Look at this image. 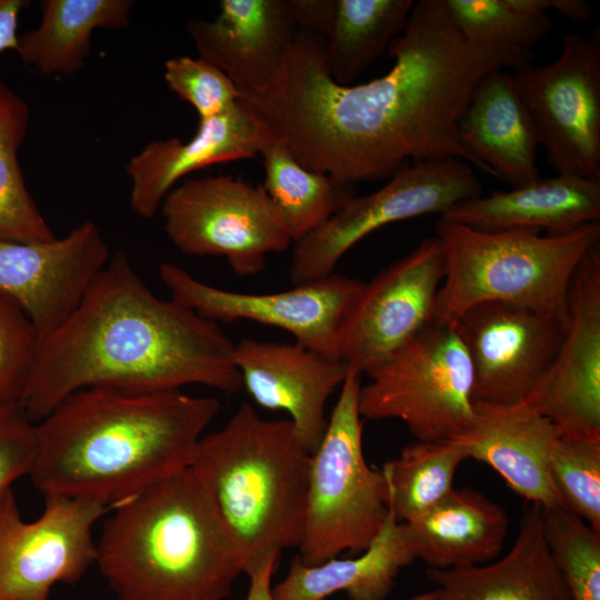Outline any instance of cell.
<instances>
[{
    "label": "cell",
    "instance_id": "8d00e7d4",
    "mask_svg": "<svg viewBox=\"0 0 600 600\" xmlns=\"http://www.w3.org/2000/svg\"><path fill=\"white\" fill-rule=\"evenodd\" d=\"M37 449L36 423L21 402L0 403V499L14 481L29 474Z\"/></svg>",
    "mask_w": 600,
    "mask_h": 600
},
{
    "label": "cell",
    "instance_id": "d6986e66",
    "mask_svg": "<svg viewBox=\"0 0 600 600\" xmlns=\"http://www.w3.org/2000/svg\"><path fill=\"white\" fill-rule=\"evenodd\" d=\"M273 139L259 114L241 99L226 112L199 120L196 134L154 140L126 166L132 181L131 210L152 219L166 196L188 173L218 163L249 159L261 153Z\"/></svg>",
    "mask_w": 600,
    "mask_h": 600
},
{
    "label": "cell",
    "instance_id": "4dcf8cb0",
    "mask_svg": "<svg viewBox=\"0 0 600 600\" xmlns=\"http://www.w3.org/2000/svg\"><path fill=\"white\" fill-rule=\"evenodd\" d=\"M29 121L26 102L0 80V239L50 242L57 237L28 191L17 157Z\"/></svg>",
    "mask_w": 600,
    "mask_h": 600
},
{
    "label": "cell",
    "instance_id": "836d02e7",
    "mask_svg": "<svg viewBox=\"0 0 600 600\" xmlns=\"http://www.w3.org/2000/svg\"><path fill=\"white\" fill-rule=\"evenodd\" d=\"M550 472L567 509L600 532V439L560 437Z\"/></svg>",
    "mask_w": 600,
    "mask_h": 600
},
{
    "label": "cell",
    "instance_id": "1f68e13d",
    "mask_svg": "<svg viewBox=\"0 0 600 600\" xmlns=\"http://www.w3.org/2000/svg\"><path fill=\"white\" fill-rule=\"evenodd\" d=\"M459 33L469 42L532 52L551 29L548 13L511 7L507 0H443Z\"/></svg>",
    "mask_w": 600,
    "mask_h": 600
},
{
    "label": "cell",
    "instance_id": "b9f144b4",
    "mask_svg": "<svg viewBox=\"0 0 600 600\" xmlns=\"http://www.w3.org/2000/svg\"><path fill=\"white\" fill-rule=\"evenodd\" d=\"M409 600H439L438 591L432 590V591H428V592H422V593L413 596Z\"/></svg>",
    "mask_w": 600,
    "mask_h": 600
},
{
    "label": "cell",
    "instance_id": "cb8c5ba5",
    "mask_svg": "<svg viewBox=\"0 0 600 600\" xmlns=\"http://www.w3.org/2000/svg\"><path fill=\"white\" fill-rule=\"evenodd\" d=\"M542 508L531 503L522 513L510 550L489 564L428 568L439 600H572L547 547Z\"/></svg>",
    "mask_w": 600,
    "mask_h": 600
},
{
    "label": "cell",
    "instance_id": "f546056e",
    "mask_svg": "<svg viewBox=\"0 0 600 600\" xmlns=\"http://www.w3.org/2000/svg\"><path fill=\"white\" fill-rule=\"evenodd\" d=\"M467 459V451L456 441L407 444L382 468L396 518L410 522L443 500L454 489L457 469Z\"/></svg>",
    "mask_w": 600,
    "mask_h": 600
},
{
    "label": "cell",
    "instance_id": "7c38bea8",
    "mask_svg": "<svg viewBox=\"0 0 600 600\" xmlns=\"http://www.w3.org/2000/svg\"><path fill=\"white\" fill-rule=\"evenodd\" d=\"M158 272L171 300L207 320H250L279 328L300 346L337 360L341 328L364 284L333 272L278 292L246 293L204 283L171 262L160 263Z\"/></svg>",
    "mask_w": 600,
    "mask_h": 600
},
{
    "label": "cell",
    "instance_id": "2e32d148",
    "mask_svg": "<svg viewBox=\"0 0 600 600\" xmlns=\"http://www.w3.org/2000/svg\"><path fill=\"white\" fill-rule=\"evenodd\" d=\"M558 352L523 401L561 437L600 439V244L580 261L568 292Z\"/></svg>",
    "mask_w": 600,
    "mask_h": 600
},
{
    "label": "cell",
    "instance_id": "8fae6325",
    "mask_svg": "<svg viewBox=\"0 0 600 600\" xmlns=\"http://www.w3.org/2000/svg\"><path fill=\"white\" fill-rule=\"evenodd\" d=\"M540 144L558 173L600 180V42L562 38L559 57L512 73Z\"/></svg>",
    "mask_w": 600,
    "mask_h": 600
},
{
    "label": "cell",
    "instance_id": "e575fe53",
    "mask_svg": "<svg viewBox=\"0 0 600 600\" xmlns=\"http://www.w3.org/2000/svg\"><path fill=\"white\" fill-rule=\"evenodd\" d=\"M38 347L39 336L27 313L0 292V403L21 402Z\"/></svg>",
    "mask_w": 600,
    "mask_h": 600
},
{
    "label": "cell",
    "instance_id": "60d3db41",
    "mask_svg": "<svg viewBox=\"0 0 600 600\" xmlns=\"http://www.w3.org/2000/svg\"><path fill=\"white\" fill-rule=\"evenodd\" d=\"M277 557L270 558L247 574L250 584L244 600H273L271 579L277 568Z\"/></svg>",
    "mask_w": 600,
    "mask_h": 600
},
{
    "label": "cell",
    "instance_id": "9c48e42d",
    "mask_svg": "<svg viewBox=\"0 0 600 600\" xmlns=\"http://www.w3.org/2000/svg\"><path fill=\"white\" fill-rule=\"evenodd\" d=\"M164 231L186 256L223 257L240 277L256 276L267 257L293 244L262 184L229 174L189 179L160 207Z\"/></svg>",
    "mask_w": 600,
    "mask_h": 600
},
{
    "label": "cell",
    "instance_id": "484cf974",
    "mask_svg": "<svg viewBox=\"0 0 600 600\" xmlns=\"http://www.w3.org/2000/svg\"><path fill=\"white\" fill-rule=\"evenodd\" d=\"M404 524L417 560L432 569H450L493 561L503 548L509 518L500 504L481 492L454 488L429 511Z\"/></svg>",
    "mask_w": 600,
    "mask_h": 600
},
{
    "label": "cell",
    "instance_id": "83f0119b",
    "mask_svg": "<svg viewBox=\"0 0 600 600\" xmlns=\"http://www.w3.org/2000/svg\"><path fill=\"white\" fill-rule=\"evenodd\" d=\"M263 189L297 242L322 227L357 196L356 184L302 166L273 139L263 148Z\"/></svg>",
    "mask_w": 600,
    "mask_h": 600
},
{
    "label": "cell",
    "instance_id": "6da1fadb",
    "mask_svg": "<svg viewBox=\"0 0 600 600\" xmlns=\"http://www.w3.org/2000/svg\"><path fill=\"white\" fill-rule=\"evenodd\" d=\"M391 69L360 84H339L321 36L298 30L274 81L241 100L304 167L356 184L389 179L403 166L460 159L458 121L487 73L519 69L532 52L467 41L443 0L414 2L388 48Z\"/></svg>",
    "mask_w": 600,
    "mask_h": 600
},
{
    "label": "cell",
    "instance_id": "5bb4252c",
    "mask_svg": "<svg viewBox=\"0 0 600 600\" xmlns=\"http://www.w3.org/2000/svg\"><path fill=\"white\" fill-rule=\"evenodd\" d=\"M444 273L436 236L364 282L341 328L338 360L367 373L431 326Z\"/></svg>",
    "mask_w": 600,
    "mask_h": 600
},
{
    "label": "cell",
    "instance_id": "7a4b0ae2",
    "mask_svg": "<svg viewBox=\"0 0 600 600\" xmlns=\"http://www.w3.org/2000/svg\"><path fill=\"white\" fill-rule=\"evenodd\" d=\"M234 344L217 322L156 296L119 250L39 341L21 404L37 423L86 388L163 392L201 384L236 393L242 381Z\"/></svg>",
    "mask_w": 600,
    "mask_h": 600
},
{
    "label": "cell",
    "instance_id": "d6a6232c",
    "mask_svg": "<svg viewBox=\"0 0 600 600\" xmlns=\"http://www.w3.org/2000/svg\"><path fill=\"white\" fill-rule=\"evenodd\" d=\"M549 552L572 600H600V532L567 508H542Z\"/></svg>",
    "mask_w": 600,
    "mask_h": 600
},
{
    "label": "cell",
    "instance_id": "74e56055",
    "mask_svg": "<svg viewBox=\"0 0 600 600\" xmlns=\"http://www.w3.org/2000/svg\"><path fill=\"white\" fill-rule=\"evenodd\" d=\"M290 16L298 30L324 38L331 27L336 0H287Z\"/></svg>",
    "mask_w": 600,
    "mask_h": 600
},
{
    "label": "cell",
    "instance_id": "5b68a950",
    "mask_svg": "<svg viewBox=\"0 0 600 600\" xmlns=\"http://www.w3.org/2000/svg\"><path fill=\"white\" fill-rule=\"evenodd\" d=\"M311 452L290 420L242 403L199 440L190 469L212 501L249 574L303 539Z\"/></svg>",
    "mask_w": 600,
    "mask_h": 600
},
{
    "label": "cell",
    "instance_id": "3957f363",
    "mask_svg": "<svg viewBox=\"0 0 600 600\" xmlns=\"http://www.w3.org/2000/svg\"><path fill=\"white\" fill-rule=\"evenodd\" d=\"M220 410L212 397L94 387L73 392L36 423L28 477L48 497L110 511L192 461Z\"/></svg>",
    "mask_w": 600,
    "mask_h": 600
},
{
    "label": "cell",
    "instance_id": "4fadbf2b",
    "mask_svg": "<svg viewBox=\"0 0 600 600\" xmlns=\"http://www.w3.org/2000/svg\"><path fill=\"white\" fill-rule=\"evenodd\" d=\"M110 512L89 500L44 498L24 521L12 489L0 499V600H50L57 583L74 584L96 561L93 527Z\"/></svg>",
    "mask_w": 600,
    "mask_h": 600
},
{
    "label": "cell",
    "instance_id": "30bf717a",
    "mask_svg": "<svg viewBox=\"0 0 600 600\" xmlns=\"http://www.w3.org/2000/svg\"><path fill=\"white\" fill-rule=\"evenodd\" d=\"M481 194L473 168L463 160L408 163L380 189L356 196L322 227L293 243L291 283L330 276L354 244L382 227L430 213L442 216L457 203Z\"/></svg>",
    "mask_w": 600,
    "mask_h": 600
},
{
    "label": "cell",
    "instance_id": "d590c367",
    "mask_svg": "<svg viewBox=\"0 0 600 600\" xmlns=\"http://www.w3.org/2000/svg\"><path fill=\"white\" fill-rule=\"evenodd\" d=\"M164 80L171 91L196 109L199 120L219 116L241 99L232 80L200 57L170 58L164 64Z\"/></svg>",
    "mask_w": 600,
    "mask_h": 600
},
{
    "label": "cell",
    "instance_id": "e0dca14e",
    "mask_svg": "<svg viewBox=\"0 0 600 600\" xmlns=\"http://www.w3.org/2000/svg\"><path fill=\"white\" fill-rule=\"evenodd\" d=\"M110 257L90 220L50 242L0 239V292L19 303L40 341L70 316Z\"/></svg>",
    "mask_w": 600,
    "mask_h": 600
},
{
    "label": "cell",
    "instance_id": "9a60e30c",
    "mask_svg": "<svg viewBox=\"0 0 600 600\" xmlns=\"http://www.w3.org/2000/svg\"><path fill=\"white\" fill-rule=\"evenodd\" d=\"M469 356L473 401L523 402L552 363L566 322L547 313L506 302H483L453 323Z\"/></svg>",
    "mask_w": 600,
    "mask_h": 600
},
{
    "label": "cell",
    "instance_id": "52a82bcc",
    "mask_svg": "<svg viewBox=\"0 0 600 600\" xmlns=\"http://www.w3.org/2000/svg\"><path fill=\"white\" fill-rule=\"evenodd\" d=\"M361 373L348 368L327 429L311 453L300 561L320 564L342 552L359 554L389 513L383 470L371 468L362 448Z\"/></svg>",
    "mask_w": 600,
    "mask_h": 600
},
{
    "label": "cell",
    "instance_id": "ab89813d",
    "mask_svg": "<svg viewBox=\"0 0 600 600\" xmlns=\"http://www.w3.org/2000/svg\"><path fill=\"white\" fill-rule=\"evenodd\" d=\"M27 0H0V52L18 48V17L28 7Z\"/></svg>",
    "mask_w": 600,
    "mask_h": 600
},
{
    "label": "cell",
    "instance_id": "8992f818",
    "mask_svg": "<svg viewBox=\"0 0 600 600\" xmlns=\"http://www.w3.org/2000/svg\"><path fill=\"white\" fill-rule=\"evenodd\" d=\"M446 273L432 324H452L483 302L527 307L567 322L571 278L600 240V223L562 233L482 231L441 219L436 223Z\"/></svg>",
    "mask_w": 600,
    "mask_h": 600
},
{
    "label": "cell",
    "instance_id": "d4e9b609",
    "mask_svg": "<svg viewBox=\"0 0 600 600\" xmlns=\"http://www.w3.org/2000/svg\"><path fill=\"white\" fill-rule=\"evenodd\" d=\"M417 560L403 522L389 504L386 522L371 544L351 559L332 558L307 566L296 558L272 587L273 600H323L343 591L349 600H384L400 571Z\"/></svg>",
    "mask_w": 600,
    "mask_h": 600
},
{
    "label": "cell",
    "instance_id": "ffe728a7",
    "mask_svg": "<svg viewBox=\"0 0 600 600\" xmlns=\"http://www.w3.org/2000/svg\"><path fill=\"white\" fill-rule=\"evenodd\" d=\"M186 27L199 57L240 91H261L274 81L298 31L287 0H221L214 19Z\"/></svg>",
    "mask_w": 600,
    "mask_h": 600
},
{
    "label": "cell",
    "instance_id": "4316f807",
    "mask_svg": "<svg viewBox=\"0 0 600 600\" xmlns=\"http://www.w3.org/2000/svg\"><path fill=\"white\" fill-rule=\"evenodd\" d=\"M132 3L130 0H42L39 28L18 37L16 51L40 76H73L90 52L94 29L127 28Z\"/></svg>",
    "mask_w": 600,
    "mask_h": 600
},
{
    "label": "cell",
    "instance_id": "ac0fdd59",
    "mask_svg": "<svg viewBox=\"0 0 600 600\" xmlns=\"http://www.w3.org/2000/svg\"><path fill=\"white\" fill-rule=\"evenodd\" d=\"M242 387L260 407L284 411L312 453L328 424L326 406L348 367L297 342L242 339L234 344Z\"/></svg>",
    "mask_w": 600,
    "mask_h": 600
},
{
    "label": "cell",
    "instance_id": "44dd1931",
    "mask_svg": "<svg viewBox=\"0 0 600 600\" xmlns=\"http://www.w3.org/2000/svg\"><path fill=\"white\" fill-rule=\"evenodd\" d=\"M558 428L526 402L491 404L474 401L471 427L453 440L469 459L496 470L509 488L541 508H567L550 472Z\"/></svg>",
    "mask_w": 600,
    "mask_h": 600
},
{
    "label": "cell",
    "instance_id": "f35d334b",
    "mask_svg": "<svg viewBox=\"0 0 600 600\" xmlns=\"http://www.w3.org/2000/svg\"><path fill=\"white\" fill-rule=\"evenodd\" d=\"M507 2L522 11L543 12L556 10L564 18L581 22L592 16V9L583 0H507Z\"/></svg>",
    "mask_w": 600,
    "mask_h": 600
},
{
    "label": "cell",
    "instance_id": "7402d4cb",
    "mask_svg": "<svg viewBox=\"0 0 600 600\" xmlns=\"http://www.w3.org/2000/svg\"><path fill=\"white\" fill-rule=\"evenodd\" d=\"M458 134L483 173L511 187L541 179L540 140L511 72L498 69L481 78L458 121Z\"/></svg>",
    "mask_w": 600,
    "mask_h": 600
},
{
    "label": "cell",
    "instance_id": "ba28073f",
    "mask_svg": "<svg viewBox=\"0 0 600 600\" xmlns=\"http://www.w3.org/2000/svg\"><path fill=\"white\" fill-rule=\"evenodd\" d=\"M366 374L363 418L401 420L422 441H453L473 422L472 367L452 324L429 326Z\"/></svg>",
    "mask_w": 600,
    "mask_h": 600
},
{
    "label": "cell",
    "instance_id": "603a6c76",
    "mask_svg": "<svg viewBox=\"0 0 600 600\" xmlns=\"http://www.w3.org/2000/svg\"><path fill=\"white\" fill-rule=\"evenodd\" d=\"M440 219L482 231L562 233L600 220V180L558 173L463 200Z\"/></svg>",
    "mask_w": 600,
    "mask_h": 600
},
{
    "label": "cell",
    "instance_id": "277c9868",
    "mask_svg": "<svg viewBox=\"0 0 600 600\" xmlns=\"http://www.w3.org/2000/svg\"><path fill=\"white\" fill-rule=\"evenodd\" d=\"M96 561L117 600H226L243 573L231 539L190 467L117 506Z\"/></svg>",
    "mask_w": 600,
    "mask_h": 600
},
{
    "label": "cell",
    "instance_id": "f1b7e54d",
    "mask_svg": "<svg viewBox=\"0 0 600 600\" xmlns=\"http://www.w3.org/2000/svg\"><path fill=\"white\" fill-rule=\"evenodd\" d=\"M413 4L412 0H336L331 27L323 38L332 79L351 84L388 51Z\"/></svg>",
    "mask_w": 600,
    "mask_h": 600
}]
</instances>
